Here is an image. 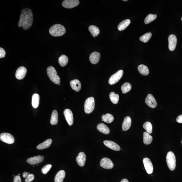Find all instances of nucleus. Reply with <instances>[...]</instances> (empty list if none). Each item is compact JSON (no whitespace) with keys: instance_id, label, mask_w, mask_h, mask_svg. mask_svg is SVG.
<instances>
[{"instance_id":"nucleus-9","label":"nucleus","mask_w":182,"mask_h":182,"mask_svg":"<svg viewBox=\"0 0 182 182\" xmlns=\"http://www.w3.org/2000/svg\"><path fill=\"white\" fill-rule=\"evenodd\" d=\"M143 161L145 170L147 173L152 174L153 171L154 167L151 160L148 158H145L143 159Z\"/></svg>"},{"instance_id":"nucleus-16","label":"nucleus","mask_w":182,"mask_h":182,"mask_svg":"<svg viewBox=\"0 0 182 182\" xmlns=\"http://www.w3.org/2000/svg\"><path fill=\"white\" fill-rule=\"evenodd\" d=\"M104 144L106 146L115 151H119L120 147L117 143L109 140H105L104 141Z\"/></svg>"},{"instance_id":"nucleus-21","label":"nucleus","mask_w":182,"mask_h":182,"mask_svg":"<svg viewBox=\"0 0 182 182\" xmlns=\"http://www.w3.org/2000/svg\"><path fill=\"white\" fill-rule=\"evenodd\" d=\"M97 129L100 132L106 135L110 133V130L108 127L103 123H100L98 124Z\"/></svg>"},{"instance_id":"nucleus-22","label":"nucleus","mask_w":182,"mask_h":182,"mask_svg":"<svg viewBox=\"0 0 182 182\" xmlns=\"http://www.w3.org/2000/svg\"><path fill=\"white\" fill-rule=\"evenodd\" d=\"M65 176L64 171L61 170L59 171L55 177V182H63Z\"/></svg>"},{"instance_id":"nucleus-38","label":"nucleus","mask_w":182,"mask_h":182,"mask_svg":"<svg viewBox=\"0 0 182 182\" xmlns=\"http://www.w3.org/2000/svg\"><path fill=\"white\" fill-rule=\"evenodd\" d=\"M34 176L33 174H29L25 179L26 182H31L33 181L34 179Z\"/></svg>"},{"instance_id":"nucleus-33","label":"nucleus","mask_w":182,"mask_h":182,"mask_svg":"<svg viewBox=\"0 0 182 182\" xmlns=\"http://www.w3.org/2000/svg\"><path fill=\"white\" fill-rule=\"evenodd\" d=\"M132 88L131 84L126 82L124 83L121 86V90L123 94H125L129 92Z\"/></svg>"},{"instance_id":"nucleus-20","label":"nucleus","mask_w":182,"mask_h":182,"mask_svg":"<svg viewBox=\"0 0 182 182\" xmlns=\"http://www.w3.org/2000/svg\"><path fill=\"white\" fill-rule=\"evenodd\" d=\"M132 120L129 117L125 118L122 124V131H126L130 128L131 126Z\"/></svg>"},{"instance_id":"nucleus-18","label":"nucleus","mask_w":182,"mask_h":182,"mask_svg":"<svg viewBox=\"0 0 182 182\" xmlns=\"http://www.w3.org/2000/svg\"><path fill=\"white\" fill-rule=\"evenodd\" d=\"M101 55L97 52H94L91 54L90 56V60L91 63L96 64L99 62Z\"/></svg>"},{"instance_id":"nucleus-3","label":"nucleus","mask_w":182,"mask_h":182,"mask_svg":"<svg viewBox=\"0 0 182 182\" xmlns=\"http://www.w3.org/2000/svg\"><path fill=\"white\" fill-rule=\"evenodd\" d=\"M47 73L48 76L50 80L56 85H60V79L57 73L55 68L52 66L47 68Z\"/></svg>"},{"instance_id":"nucleus-11","label":"nucleus","mask_w":182,"mask_h":182,"mask_svg":"<svg viewBox=\"0 0 182 182\" xmlns=\"http://www.w3.org/2000/svg\"><path fill=\"white\" fill-rule=\"evenodd\" d=\"M64 115L68 124L71 126L73 124L74 118L72 111L69 109H66L64 111Z\"/></svg>"},{"instance_id":"nucleus-7","label":"nucleus","mask_w":182,"mask_h":182,"mask_svg":"<svg viewBox=\"0 0 182 182\" xmlns=\"http://www.w3.org/2000/svg\"><path fill=\"white\" fill-rule=\"evenodd\" d=\"M0 139L2 141L8 144H12L15 142V139L11 134L6 133H2L0 135Z\"/></svg>"},{"instance_id":"nucleus-24","label":"nucleus","mask_w":182,"mask_h":182,"mask_svg":"<svg viewBox=\"0 0 182 182\" xmlns=\"http://www.w3.org/2000/svg\"><path fill=\"white\" fill-rule=\"evenodd\" d=\"M40 96L37 94L33 95L32 98V105L35 108H37L39 106L40 103Z\"/></svg>"},{"instance_id":"nucleus-35","label":"nucleus","mask_w":182,"mask_h":182,"mask_svg":"<svg viewBox=\"0 0 182 182\" xmlns=\"http://www.w3.org/2000/svg\"><path fill=\"white\" fill-rule=\"evenodd\" d=\"M143 127L146 131L147 133L151 134L152 132V126L151 122H147L143 124Z\"/></svg>"},{"instance_id":"nucleus-17","label":"nucleus","mask_w":182,"mask_h":182,"mask_svg":"<svg viewBox=\"0 0 182 182\" xmlns=\"http://www.w3.org/2000/svg\"><path fill=\"white\" fill-rule=\"evenodd\" d=\"M86 160L85 154L83 152H80L76 158V161L78 165L82 167L85 165Z\"/></svg>"},{"instance_id":"nucleus-25","label":"nucleus","mask_w":182,"mask_h":182,"mask_svg":"<svg viewBox=\"0 0 182 182\" xmlns=\"http://www.w3.org/2000/svg\"><path fill=\"white\" fill-rule=\"evenodd\" d=\"M138 70L140 73L143 76H147L149 73L148 68L144 65H141L138 66Z\"/></svg>"},{"instance_id":"nucleus-26","label":"nucleus","mask_w":182,"mask_h":182,"mask_svg":"<svg viewBox=\"0 0 182 182\" xmlns=\"http://www.w3.org/2000/svg\"><path fill=\"white\" fill-rule=\"evenodd\" d=\"M130 23V20L127 19L124 20L118 25L117 27L118 30L120 31L124 30L129 26Z\"/></svg>"},{"instance_id":"nucleus-8","label":"nucleus","mask_w":182,"mask_h":182,"mask_svg":"<svg viewBox=\"0 0 182 182\" xmlns=\"http://www.w3.org/2000/svg\"><path fill=\"white\" fill-rule=\"evenodd\" d=\"M79 3L78 0H65L62 4L64 8L72 9L78 6Z\"/></svg>"},{"instance_id":"nucleus-32","label":"nucleus","mask_w":182,"mask_h":182,"mask_svg":"<svg viewBox=\"0 0 182 182\" xmlns=\"http://www.w3.org/2000/svg\"><path fill=\"white\" fill-rule=\"evenodd\" d=\"M109 97L112 103L114 104H117L119 101V95L118 94H115L114 92L110 93Z\"/></svg>"},{"instance_id":"nucleus-2","label":"nucleus","mask_w":182,"mask_h":182,"mask_svg":"<svg viewBox=\"0 0 182 182\" xmlns=\"http://www.w3.org/2000/svg\"><path fill=\"white\" fill-rule=\"evenodd\" d=\"M65 32L66 29L65 27L60 24H55L49 29L50 34L55 37L63 36Z\"/></svg>"},{"instance_id":"nucleus-12","label":"nucleus","mask_w":182,"mask_h":182,"mask_svg":"<svg viewBox=\"0 0 182 182\" xmlns=\"http://www.w3.org/2000/svg\"><path fill=\"white\" fill-rule=\"evenodd\" d=\"M145 103L150 107L152 108H156L157 104L155 99L152 95L149 94L147 95V97L145 100Z\"/></svg>"},{"instance_id":"nucleus-46","label":"nucleus","mask_w":182,"mask_h":182,"mask_svg":"<svg viewBox=\"0 0 182 182\" xmlns=\"http://www.w3.org/2000/svg\"></svg>"},{"instance_id":"nucleus-14","label":"nucleus","mask_w":182,"mask_h":182,"mask_svg":"<svg viewBox=\"0 0 182 182\" xmlns=\"http://www.w3.org/2000/svg\"><path fill=\"white\" fill-rule=\"evenodd\" d=\"M27 73V69L24 67H21L18 68L16 71L15 76L18 80H21L23 79Z\"/></svg>"},{"instance_id":"nucleus-5","label":"nucleus","mask_w":182,"mask_h":182,"mask_svg":"<svg viewBox=\"0 0 182 182\" xmlns=\"http://www.w3.org/2000/svg\"><path fill=\"white\" fill-rule=\"evenodd\" d=\"M95 107V101L94 97H91L88 98L86 100L84 109L85 112L87 114H90L94 111Z\"/></svg>"},{"instance_id":"nucleus-34","label":"nucleus","mask_w":182,"mask_h":182,"mask_svg":"<svg viewBox=\"0 0 182 182\" xmlns=\"http://www.w3.org/2000/svg\"><path fill=\"white\" fill-rule=\"evenodd\" d=\"M157 17L156 15L149 14L147 16L144 20V22L146 24H148L155 20Z\"/></svg>"},{"instance_id":"nucleus-31","label":"nucleus","mask_w":182,"mask_h":182,"mask_svg":"<svg viewBox=\"0 0 182 182\" xmlns=\"http://www.w3.org/2000/svg\"><path fill=\"white\" fill-rule=\"evenodd\" d=\"M69 61V59L67 56L65 55H61L58 59V62L62 67H65Z\"/></svg>"},{"instance_id":"nucleus-6","label":"nucleus","mask_w":182,"mask_h":182,"mask_svg":"<svg viewBox=\"0 0 182 182\" xmlns=\"http://www.w3.org/2000/svg\"><path fill=\"white\" fill-rule=\"evenodd\" d=\"M123 73V70H118L110 77L109 80V83L110 85H113L118 82L122 78Z\"/></svg>"},{"instance_id":"nucleus-13","label":"nucleus","mask_w":182,"mask_h":182,"mask_svg":"<svg viewBox=\"0 0 182 182\" xmlns=\"http://www.w3.org/2000/svg\"><path fill=\"white\" fill-rule=\"evenodd\" d=\"M169 42V49L170 51H174L176 47L177 42V38L174 35H171L169 36L168 38Z\"/></svg>"},{"instance_id":"nucleus-29","label":"nucleus","mask_w":182,"mask_h":182,"mask_svg":"<svg viewBox=\"0 0 182 182\" xmlns=\"http://www.w3.org/2000/svg\"><path fill=\"white\" fill-rule=\"evenodd\" d=\"M89 31L94 38L97 36L100 33V31L99 28L94 25H91L88 28Z\"/></svg>"},{"instance_id":"nucleus-4","label":"nucleus","mask_w":182,"mask_h":182,"mask_svg":"<svg viewBox=\"0 0 182 182\" xmlns=\"http://www.w3.org/2000/svg\"><path fill=\"white\" fill-rule=\"evenodd\" d=\"M167 165L170 170H174L176 167V158L173 152H168L166 156Z\"/></svg>"},{"instance_id":"nucleus-19","label":"nucleus","mask_w":182,"mask_h":182,"mask_svg":"<svg viewBox=\"0 0 182 182\" xmlns=\"http://www.w3.org/2000/svg\"><path fill=\"white\" fill-rule=\"evenodd\" d=\"M70 84L72 89L76 91V92H78L81 90V84L78 80L75 79L70 81Z\"/></svg>"},{"instance_id":"nucleus-43","label":"nucleus","mask_w":182,"mask_h":182,"mask_svg":"<svg viewBox=\"0 0 182 182\" xmlns=\"http://www.w3.org/2000/svg\"><path fill=\"white\" fill-rule=\"evenodd\" d=\"M120 182H129L128 180L127 179H124Z\"/></svg>"},{"instance_id":"nucleus-15","label":"nucleus","mask_w":182,"mask_h":182,"mask_svg":"<svg viewBox=\"0 0 182 182\" xmlns=\"http://www.w3.org/2000/svg\"><path fill=\"white\" fill-rule=\"evenodd\" d=\"M44 157L38 156L29 158L27 160V162L31 165L38 164L42 162L44 160Z\"/></svg>"},{"instance_id":"nucleus-41","label":"nucleus","mask_w":182,"mask_h":182,"mask_svg":"<svg viewBox=\"0 0 182 182\" xmlns=\"http://www.w3.org/2000/svg\"><path fill=\"white\" fill-rule=\"evenodd\" d=\"M176 121L179 123L182 124V114L179 115L176 118Z\"/></svg>"},{"instance_id":"nucleus-37","label":"nucleus","mask_w":182,"mask_h":182,"mask_svg":"<svg viewBox=\"0 0 182 182\" xmlns=\"http://www.w3.org/2000/svg\"><path fill=\"white\" fill-rule=\"evenodd\" d=\"M52 166L51 164H48L44 166L42 169V172L43 174H45L47 173L50 169Z\"/></svg>"},{"instance_id":"nucleus-1","label":"nucleus","mask_w":182,"mask_h":182,"mask_svg":"<svg viewBox=\"0 0 182 182\" xmlns=\"http://www.w3.org/2000/svg\"><path fill=\"white\" fill-rule=\"evenodd\" d=\"M33 21V15L30 9L26 8L21 11L18 27H22L24 30H27L31 26Z\"/></svg>"},{"instance_id":"nucleus-23","label":"nucleus","mask_w":182,"mask_h":182,"mask_svg":"<svg viewBox=\"0 0 182 182\" xmlns=\"http://www.w3.org/2000/svg\"><path fill=\"white\" fill-rule=\"evenodd\" d=\"M52 142V140L51 139H47L44 142L38 145L36 148L39 150L47 149L50 146Z\"/></svg>"},{"instance_id":"nucleus-44","label":"nucleus","mask_w":182,"mask_h":182,"mask_svg":"<svg viewBox=\"0 0 182 182\" xmlns=\"http://www.w3.org/2000/svg\"><path fill=\"white\" fill-rule=\"evenodd\" d=\"M123 1H127V0H124Z\"/></svg>"},{"instance_id":"nucleus-39","label":"nucleus","mask_w":182,"mask_h":182,"mask_svg":"<svg viewBox=\"0 0 182 182\" xmlns=\"http://www.w3.org/2000/svg\"><path fill=\"white\" fill-rule=\"evenodd\" d=\"M6 54V52L2 48H0V58H1L4 57Z\"/></svg>"},{"instance_id":"nucleus-27","label":"nucleus","mask_w":182,"mask_h":182,"mask_svg":"<svg viewBox=\"0 0 182 182\" xmlns=\"http://www.w3.org/2000/svg\"><path fill=\"white\" fill-rule=\"evenodd\" d=\"M153 138L152 136L150 135V134L147 132H144L143 133V142L145 145H149L151 144Z\"/></svg>"},{"instance_id":"nucleus-36","label":"nucleus","mask_w":182,"mask_h":182,"mask_svg":"<svg viewBox=\"0 0 182 182\" xmlns=\"http://www.w3.org/2000/svg\"><path fill=\"white\" fill-rule=\"evenodd\" d=\"M152 34L151 33H147L143 35L140 38V40L144 43H146L149 41L151 38Z\"/></svg>"},{"instance_id":"nucleus-40","label":"nucleus","mask_w":182,"mask_h":182,"mask_svg":"<svg viewBox=\"0 0 182 182\" xmlns=\"http://www.w3.org/2000/svg\"><path fill=\"white\" fill-rule=\"evenodd\" d=\"M13 182H21V179L19 176H17L15 177L14 179Z\"/></svg>"},{"instance_id":"nucleus-45","label":"nucleus","mask_w":182,"mask_h":182,"mask_svg":"<svg viewBox=\"0 0 182 182\" xmlns=\"http://www.w3.org/2000/svg\"><path fill=\"white\" fill-rule=\"evenodd\" d=\"M181 20H182V18H181Z\"/></svg>"},{"instance_id":"nucleus-10","label":"nucleus","mask_w":182,"mask_h":182,"mask_svg":"<svg viewBox=\"0 0 182 182\" xmlns=\"http://www.w3.org/2000/svg\"><path fill=\"white\" fill-rule=\"evenodd\" d=\"M100 166L104 169H110L114 167V164L112 161L107 158L102 159L100 162Z\"/></svg>"},{"instance_id":"nucleus-30","label":"nucleus","mask_w":182,"mask_h":182,"mask_svg":"<svg viewBox=\"0 0 182 182\" xmlns=\"http://www.w3.org/2000/svg\"><path fill=\"white\" fill-rule=\"evenodd\" d=\"M58 122V114L56 110L53 111L52 113L50 119V123L52 125L57 124Z\"/></svg>"},{"instance_id":"nucleus-42","label":"nucleus","mask_w":182,"mask_h":182,"mask_svg":"<svg viewBox=\"0 0 182 182\" xmlns=\"http://www.w3.org/2000/svg\"><path fill=\"white\" fill-rule=\"evenodd\" d=\"M28 173L27 172H24L23 173V177L24 178H26L27 176H28Z\"/></svg>"},{"instance_id":"nucleus-28","label":"nucleus","mask_w":182,"mask_h":182,"mask_svg":"<svg viewBox=\"0 0 182 182\" xmlns=\"http://www.w3.org/2000/svg\"><path fill=\"white\" fill-rule=\"evenodd\" d=\"M102 122H104L108 124L112 123L114 119L113 116L109 113H107L106 115H103L102 116Z\"/></svg>"}]
</instances>
